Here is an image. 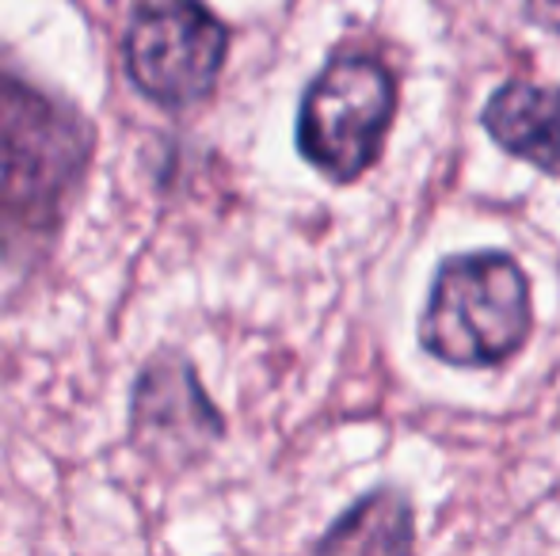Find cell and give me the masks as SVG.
Returning <instances> with one entry per match:
<instances>
[{
  "mask_svg": "<svg viewBox=\"0 0 560 556\" xmlns=\"http://www.w3.org/2000/svg\"><path fill=\"white\" fill-rule=\"evenodd\" d=\"M397 119V81L374 54L343 50L305 84L294 119L302 161L328 184H354L382 161Z\"/></svg>",
  "mask_w": 560,
  "mask_h": 556,
  "instance_id": "obj_3",
  "label": "cell"
},
{
  "mask_svg": "<svg viewBox=\"0 0 560 556\" xmlns=\"http://www.w3.org/2000/svg\"><path fill=\"white\" fill-rule=\"evenodd\" d=\"M480 127L508 156L560 176V84H500L480 111Z\"/></svg>",
  "mask_w": 560,
  "mask_h": 556,
  "instance_id": "obj_6",
  "label": "cell"
},
{
  "mask_svg": "<svg viewBox=\"0 0 560 556\" xmlns=\"http://www.w3.org/2000/svg\"><path fill=\"white\" fill-rule=\"evenodd\" d=\"M130 446L156 469H195L225 438V416L184 351L161 347L130 386Z\"/></svg>",
  "mask_w": 560,
  "mask_h": 556,
  "instance_id": "obj_5",
  "label": "cell"
},
{
  "mask_svg": "<svg viewBox=\"0 0 560 556\" xmlns=\"http://www.w3.org/2000/svg\"><path fill=\"white\" fill-rule=\"evenodd\" d=\"M534 332L530 279L508 252H465L439 263L423 301L420 347L454 370H495Z\"/></svg>",
  "mask_w": 560,
  "mask_h": 556,
  "instance_id": "obj_2",
  "label": "cell"
},
{
  "mask_svg": "<svg viewBox=\"0 0 560 556\" xmlns=\"http://www.w3.org/2000/svg\"><path fill=\"white\" fill-rule=\"evenodd\" d=\"M523 12L534 27L560 35V0H523Z\"/></svg>",
  "mask_w": 560,
  "mask_h": 556,
  "instance_id": "obj_8",
  "label": "cell"
},
{
  "mask_svg": "<svg viewBox=\"0 0 560 556\" xmlns=\"http://www.w3.org/2000/svg\"><path fill=\"white\" fill-rule=\"evenodd\" d=\"M416 545V514L405 492L374 488L351 504L313 542L317 553H408Z\"/></svg>",
  "mask_w": 560,
  "mask_h": 556,
  "instance_id": "obj_7",
  "label": "cell"
},
{
  "mask_svg": "<svg viewBox=\"0 0 560 556\" xmlns=\"http://www.w3.org/2000/svg\"><path fill=\"white\" fill-rule=\"evenodd\" d=\"M233 31L202 0H141L122 31V73L141 99L168 115L210 104Z\"/></svg>",
  "mask_w": 560,
  "mask_h": 556,
  "instance_id": "obj_4",
  "label": "cell"
},
{
  "mask_svg": "<svg viewBox=\"0 0 560 556\" xmlns=\"http://www.w3.org/2000/svg\"><path fill=\"white\" fill-rule=\"evenodd\" d=\"M96 122L0 66V260L31 271L58 248L96 161Z\"/></svg>",
  "mask_w": 560,
  "mask_h": 556,
  "instance_id": "obj_1",
  "label": "cell"
}]
</instances>
